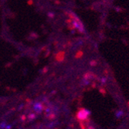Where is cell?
Segmentation results:
<instances>
[{
    "label": "cell",
    "instance_id": "3",
    "mask_svg": "<svg viewBox=\"0 0 129 129\" xmlns=\"http://www.w3.org/2000/svg\"><path fill=\"white\" fill-rule=\"evenodd\" d=\"M128 104H129V103H128Z\"/></svg>",
    "mask_w": 129,
    "mask_h": 129
},
{
    "label": "cell",
    "instance_id": "1",
    "mask_svg": "<svg viewBox=\"0 0 129 129\" xmlns=\"http://www.w3.org/2000/svg\"><path fill=\"white\" fill-rule=\"evenodd\" d=\"M88 115V111L86 110H81L80 112L78 113L77 117L79 119H85Z\"/></svg>",
    "mask_w": 129,
    "mask_h": 129
},
{
    "label": "cell",
    "instance_id": "2",
    "mask_svg": "<svg viewBox=\"0 0 129 129\" xmlns=\"http://www.w3.org/2000/svg\"><path fill=\"white\" fill-rule=\"evenodd\" d=\"M122 115H123L122 111H118V113H117V117H121Z\"/></svg>",
    "mask_w": 129,
    "mask_h": 129
}]
</instances>
